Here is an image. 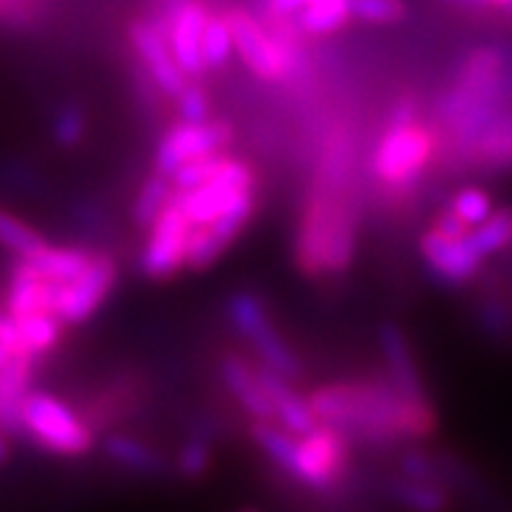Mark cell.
<instances>
[{"label":"cell","instance_id":"cell-9","mask_svg":"<svg viewBox=\"0 0 512 512\" xmlns=\"http://www.w3.org/2000/svg\"><path fill=\"white\" fill-rule=\"evenodd\" d=\"M254 170L241 160L225 157L223 168L217 170L209 181L199 183L189 191H178V202L189 215L191 225H207L220 217L228 207L241 199L243 194L254 191Z\"/></svg>","mask_w":512,"mask_h":512},{"label":"cell","instance_id":"cell-31","mask_svg":"<svg viewBox=\"0 0 512 512\" xmlns=\"http://www.w3.org/2000/svg\"><path fill=\"white\" fill-rule=\"evenodd\" d=\"M351 16L366 24H398L405 16L403 0H351Z\"/></svg>","mask_w":512,"mask_h":512},{"label":"cell","instance_id":"cell-40","mask_svg":"<svg viewBox=\"0 0 512 512\" xmlns=\"http://www.w3.org/2000/svg\"><path fill=\"white\" fill-rule=\"evenodd\" d=\"M481 3H492L499 8H512V0H481Z\"/></svg>","mask_w":512,"mask_h":512},{"label":"cell","instance_id":"cell-10","mask_svg":"<svg viewBox=\"0 0 512 512\" xmlns=\"http://www.w3.org/2000/svg\"><path fill=\"white\" fill-rule=\"evenodd\" d=\"M191 220L183 212L178 196H173L168 207L162 209L157 220L149 225V241L142 251V272L152 280L176 275L186 267V246L191 236Z\"/></svg>","mask_w":512,"mask_h":512},{"label":"cell","instance_id":"cell-1","mask_svg":"<svg viewBox=\"0 0 512 512\" xmlns=\"http://www.w3.org/2000/svg\"><path fill=\"white\" fill-rule=\"evenodd\" d=\"M353 149L335 134L324 147L298 228V267L311 277L340 275L351 267L358 236V204L351 189Z\"/></svg>","mask_w":512,"mask_h":512},{"label":"cell","instance_id":"cell-11","mask_svg":"<svg viewBox=\"0 0 512 512\" xmlns=\"http://www.w3.org/2000/svg\"><path fill=\"white\" fill-rule=\"evenodd\" d=\"M230 139H233V128L223 121L178 123L157 144L155 170H160L165 176H173L186 162L223 152L230 144Z\"/></svg>","mask_w":512,"mask_h":512},{"label":"cell","instance_id":"cell-14","mask_svg":"<svg viewBox=\"0 0 512 512\" xmlns=\"http://www.w3.org/2000/svg\"><path fill=\"white\" fill-rule=\"evenodd\" d=\"M128 40L134 45L139 61L147 68L149 79L155 81L157 89L162 95H168L176 100L181 95L186 84H189V76L183 74V68L178 66L176 55L170 50L168 37L155 27V21H134L128 27Z\"/></svg>","mask_w":512,"mask_h":512},{"label":"cell","instance_id":"cell-37","mask_svg":"<svg viewBox=\"0 0 512 512\" xmlns=\"http://www.w3.org/2000/svg\"><path fill=\"white\" fill-rule=\"evenodd\" d=\"M309 0H264V14L270 16H285V19H293L301 14Z\"/></svg>","mask_w":512,"mask_h":512},{"label":"cell","instance_id":"cell-22","mask_svg":"<svg viewBox=\"0 0 512 512\" xmlns=\"http://www.w3.org/2000/svg\"><path fill=\"white\" fill-rule=\"evenodd\" d=\"M19 327V337L24 351L32 353L34 358L48 353L61 335V317L53 311H40V314H27V317H14Z\"/></svg>","mask_w":512,"mask_h":512},{"label":"cell","instance_id":"cell-29","mask_svg":"<svg viewBox=\"0 0 512 512\" xmlns=\"http://www.w3.org/2000/svg\"><path fill=\"white\" fill-rule=\"evenodd\" d=\"M233 32H230V24L225 16L209 14L207 27H204L202 37V58L207 68H220L228 63V58L233 55Z\"/></svg>","mask_w":512,"mask_h":512},{"label":"cell","instance_id":"cell-33","mask_svg":"<svg viewBox=\"0 0 512 512\" xmlns=\"http://www.w3.org/2000/svg\"><path fill=\"white\" fill-rule=\"evenodd\" d=\"M84 131H87V118L76 105H66L61 113L55 115L53 136L61 147H76L84 139Z\"/></svg>","mask_w":512,"mask_h":512},{"label":"cell","instance_id":"cell-15","mask_svg":"<svg viewBox=\"0 0 512 512\" xmlns=\"http://www.w3.org/2000/svg\"><path fill=\"white\" fill-rule=\"evenodd\" d=\"M421 254H424L429 270L445 283H468L481 267V251L476 249L468 236L452 238L442 230L432 228L421 236Z\"/></svg>","mask_w":512,"mask_h":512},{"label":"cell","instance_id":"cell-21","mask_svg":"<svg viewBox=\"0 0 512 512\" xmlns=\"http://www.w3.org/2000/svg\"><path fill=\"white\" fill-rule=\"evenodd\" d=\"M351 19V0H309L306 8L296 16V24L301 32L324 37L345 27Z\"/></svg>","mask_w":512,"mask_h":512},{"label":"cell","instance_id":"cell-38","mask_svg":"<svg viewBox=\"0 0 512 512\" xmlns=\"http://www.w3.org/2000/svg\"><path fill=\"white\" fill-rule=\"evenodd\" d=\"M481 322L486 324L489 332H505L507 324H510V317H507V311L502 306L484 304V309H481Z\"/></svg>","mask_w":512,"mask_h":512},{"label":"cell","instance_id":"cell-26","mask_svg":"<svg viewBox=\"0 0 512 512\" xmlns=\"http://www.w3.org/2000/svg\"><path fill=\"white\" fill-rule=\"evenodd\" d=\"M473 152L486 165H512V118H497L473 142Z\"/></svg>","mask_w":512,"mask_h":512},{"label":"cell","instance_id":"cell-35","mask_svg":"<svg viewBox=\"0 0 512 512\" xmlns=\"http://www.w3.org/2000/svg\"><path fill=\"white\" fill-rule=\"evenodd\" d=\"M176 100H178V113H181L183 121H189V123L209 121V97L202 87L186 84V89H183Z\"/></svg>","mask_w":512,"mask_h":512},{"label":"cell","instance_id":"cell-17","mask_svg":"<svg viewBox=\"0 0 512 512\" xmlns=\"http://www.w3.org/2000/svg\"><path fill=\"white\" fill-rule=\"evenodd\" d=\"M55 293H58V283L48 280L29 259H19V264H14L11 270L6 311L14 317L40 314V311L55 314Z\"/></svg>","mask_w":512,"mask_h":512},{"label":"cell","instance_id":"cell-18","mask_svg":"<svg viewBox=\"0 0 512 512\" xmlns=\"http://www.w3.org/2000/svg\"><path fill=\"white\" fill-rule=\"evenodd\" d=\"M220 374H223V382L230 390V395L238 400V405L254 421H275V408H272L270 398L264 392L259 369H254L246 358L228 353V356H223Z\"/></svg>","mask_w":512,"mask_h":512},{"label":"cell","instance_id":"cell-12","mask_svg":"<svg viewBox=\"0 0 512 512\" xmlns=\"http://www.w3.org/2000/svg\"><path fill=\"white\" fill-rule=\"evenodd\" d=\"M115 283V262L108 254H95L87 270L74 280L58 285L55 293V314L63 324L87 322L108 298Z\"/></svg>","mask_w":512,"mask_h":512},{"label":"cell","instance_id":"cell-27","mask_svg":"<svg viewBox=\"0 0 512 512\" xmlns=\"http://www.w3.org/2000/svg\"><path fill=\"white\" fill-rule=\"evenodd\" d=\"M390 489H392V497L398 499L400 505L411 507V510L437 512L447 507V494L439 489L437 481L405 479V481H395Z\"/></svg>","mask_w":512,"mask_h":512},{"label":"cell","instance_id":"cell-2","mask_svg":"<svg viewBox=\"0 0 512 512\" xmlns=\"http://www.w3.org/2000/svg\"><path fill=\"white\" fill-rule=\"evenodd\" d=\"M309 403L322 424L377 445L429 437L437 429L432 405H416L403 398L390 377L327 384L311 392Z\"/></svg>","mask_w":512,"mask_h":512},{"label":"cell","instance_id":"cell-13","mask_svg":"<svg viewBox=\"0 0 512 512\" xmlns=\"http://www.w3.org/2000/svg\"><path fill=\"white\" fill-rule=\"evenodd\" d=\"M207 19V6L199 0H178L170 6L168 14L152 19L155 27L168 37L170 50L186 76H199L207 71L202 58V37Z\"/></svg>","mask_w":512,"mask_h":512},{"label":"cell","instance_id":"cell-34","mask_svg":"<svg viewBox=\"0 0 512 512\" xmlns=\"http://www.w3.org/2000/svg\"><path fill=\"white\" fill-rule=\"evenodd\" d=\"M209 460H212L209 458V445L202 437H194L183 445L181 455H178V471L183 476H189V479H196V476H202L207 471Z\"/></svg>","mask_w":512,"mask_h":512},{"label":"cell","instance_id":"cell-19","mask_svg":"<svg viewBox=\"0 0 512 512\" xmlns=\"http://www.w3.org/2000/svg\"><path fill=\"white\" fill-rule=\"evenodd\" d=\"M259 379H262L264 392H267V398H270L272 408H275V421H280L288 432L301 437V434L311 432L319 424L311 403L293 392L288 377L272 371L270 366H259Z\"/></svg>","mask_w":512,"mask_h":512},{"label":"cell","instance_id":"cell-8","mask_svg":"<svg viewBox=\"0 0 512 512\" xmlns=\"http://www.w3.org/2000/svg\"><path fill=\"white\" fill-rule=\"evenodd\" d=\"M345 460H348L345 432L319 421L311 432L298 437L296 458L288 476H293L298 484L309 486L311 492H330L343 479Z\"/></svg>","mask_w":512,"mask_h":512},{"label":"cell","instance_id":"cell-25","mask_svg":"<svg viewBox=\"0 0 512 512\" xmlns=\"http://www.w3.org/2000/svg\"><path fill=\"white\" fill-rule=\"evenodd\" d=\"M468 238L481 251V256L497 254V251L507 249L512 243V209L505 207L492 212L484 223L471 228Z\"/></svg>","mask_w":512,"mask_h":512},{"label":"cell","instance_id":"cell-5","mask_svg":"<svg viewBox=\"0 0 512 512\" xmlns=\"http://www.w3.org/2000/svg\"><path fill=\"white\" fill-rule=\"evenodd\" d=\"M225 19L233 32V45H236L241 61L251 68V74L264 81H280L296 71L298 42L277 40L264 21H259L243 8L228 11Z\"/></svg>","mask_w":512,"mask_h":512},{"label":"cell","instance_id":"cell-32","mask_svg":"<svg viewBox=\"0 0 512 512\" xmlns=\"http://www.w3.org/2000/svg\"><path fill=\"white\" fill-rule=\"evenodd\" d=\"M225 162V155H207V157H199V160H191L186 162V165H181V168L173 173V186H176V191H189L194 189V186H199V183L209 181V178L215 176L217 170L223 168Z\"/></svg>","mask_w":512,"mask_h":512},{"label":"cell","instance_id":"cell-39","mask_svg":"<svg viewBox=\"0 0 512 512\" xmlns=\"http://www.w3.org/2000/svg\"><path fill=\"white\" fill-rule=\"evenodd\" d=\"M8 460V442L6 437H3V432H0V463H6Z\"/></svg>","mask_w":512,"mask_h":512},{"label":"cell","instance_id":"cell-20","mask_svg":"<svg viewBox=\"0 0 512 512\" xmlns=\"http://www.w3.org/2000/svg\"><path fill=\"white\" fill-rule=\"evenodd\" d=\"M95 254L84 249H58V246H45L40 254H34L29 262L42 272V275L53 280V283L63 285L68 280H74L76 275L87 270L92 264Z\"/></svg>","mask_w":512,"mask_h":512},{"label":"cell","instance_id":"cell-3","mask_svg":"<svg viewBox=\"0 0 512 512\" xmlns=\"http://www.w3.org/2000/svg\"><path fill=\"white\" fill-rule=\"evenodd\" d=\"M510 95L512 76L507 55L499 48H479L460 66L458 79L439 105V115L458 142L473 144L497 121Z\"/></svg>","mask_w":512,"mask_h":512},{"label":"cell","instance_id":"cell-6","mask_svg":"<svg viewBox=\"0 0 512 512\" xmlns=\"http://www.w3.org/2000/svg\"><path fill=\"white\" fill-rule=\"evenodd\" d=\"M434 152L432 131L421 123H390L379 139L371 168L374 176L387 186L403 189L416 181L429 165Z\"/></svg>","mask_w":512,"mask_h":512},{"label":"cell","instance_id":"cell-16","mask_svg":"<svg viewBox=\"0 0 512 512\" xmlns=\"http://www.w3.org/2000/svg\"><path fill=\"white\" fill-rule=\"evenodd\" d=\"M379 348H382L384 364H387V377L398 387L400 395L416 405H429L424 384H421V377H418L416 361H413V353L398 324L387 322L379 327Z\"/></svg>","mask_w":512,"mask_h":512},{"label":"cell","instance_id":"cell-36","mask_svg":"<svg viewBox=\"0 0 512 512\" xmlns=\"http://www.w3.org/2000/svg\"><path fill=\"white\" fill-rule=\"evenodd\" d=\"M400 465H403V473L408 476V479H418V481H437V468H434V463L429 458H426L424 452L418 450H411L405 452L403 460H400Z\"/></svg>","mask_w":512,"mask_h":512},{"label":"cell","instance_id":"cell-24","mask_svg":"<svg viewBox=\"0 0 512 512\" xmlns=\"http://www.w3.org/2000/svg\"><path fill=\"white\" fill-rule=\"evenodd\" d=\"M105 450H108V455L115 460V463L126 465V468H131V471H139V473L162 471V460L157 458V452L149 450L147 445H142L139 439L126 437V434H113V437H108Z\"/></svg>","mask_w":512,"mask_h":512},{"label":"cell","instance_id":"cell-28","mask_svg":"<svg viewBox=\"0 0 512 512\" xmlns=\"http://www.w3.org/2000/svg\"><path fill=\"white\" fill-rule=\"evenodd\" d=\"M0 246L19 256V259H32V256L40 254L48 243H45V238H42L37 230H32L29 225L21 223L19 217L8 215V212L0 209Z\"/></svg>","mask_w":512,"mask_h":512},{"label":"cell","instance_id":"cell-30","mask_svg":"<svg viewBox=\"0 0 512 512\" xmlns=\"http://www.w3.org/2000/svg\"><path fill=\"white\" fill-rule=\"evenodd\" d=\"M452 212L463 220L468 228H476L486 220V217L492 215L494 207H492V196L486 194L481 189H463L455 194L452 199Z\"/></svg>","mask_w":512,"mask_h":512},{"label":"cell","instance_id":"cell-23","mask_svg":"<svg viewBox=\"0 0 512 512\" xmlns=\"http://www.w3.org/2000/svg\"><path fill=\"white\" fill-rule=\"evenodd\" d=\"M173 196H176L173 178L160 173V170H155V176L147 178V183L139 189V194H136L134 199V209H131L134 223L139 225V228H149V225L155 223L162 209L168 207V202Z\"/></svg>","mask_w":512,"mask_h":512},{"label":"cell","instance_id":"cell-4","mask_svg":"<svg viewBox=\"0 0 512 512\" xmlns=\"http://www.w3.org/2000/svg\"><path fill=\"white\" fill-rule=\"evenodd\" d=\"M21 426L42 450L55 455H84L92 447L89 426L66 403L48 392H29L21 405Z\"/></svg>","mask_w":512,"mask_h":512},{"label":"cell","instance_id":"cell-7","mask_svg":"<svg viewBox=\"0 0 512 512\" xmlns=\"http://www.w3.org/2000/svg\"><path fill=\"white\" fill-rule=\"evenodd\" d=\"M228 319L238 330V335H243L254 345L256 356L262 358L264 366H270L272 371L288 379L301 377V364H298L296 353L290 351V345L277 335L270 314L254 293H246V290L233 293L228 298Z\"/></svg>","mask_w":512,"mask_h":512}]
</instances>
